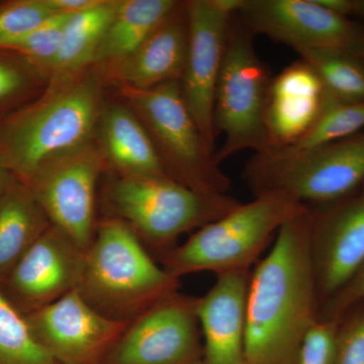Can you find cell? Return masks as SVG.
<instances>
[{"instance_id": "cell-8", "label": "cell", "mask_w": 364, "mask_h": 364, "mask_svg": "<svg viewBox=\"0 0 364 364\" xmlns=\"http://www.w3.org/2000/svg\"><path fill=\"white\" fill-rule=\"evenodd\" d=\"M253 40L235 16L215 90V134L224 138L215 155L219 164L242 151L262 153L267 148L265 114L273 77Z\"/></svg>"}, {"instance_id": "cell-26", "label": "cell", "mask_w": 364, "mask_h": 364, "mask_svg": "<svg viewBox=\"0 0 364 364\" xmlns=\"http://www.w3.org/2000/svg\"><path fill=\"white\" fill-rule=\"evenodd\" d=\"M72 16L70 14H55L33 32L0 41V50L20 53L43 67L58 50L62 35Z\"/></svg>"}, {"instance_id": "cell-17", "label": "cell", "mask_w": 364, "mask_h": 364, "mask_svg": "<svg viewBox=\"0 0 364 364\" xmlns=\"http://www.w3.org/2000/svg\"><path fill=\"white\" fill-rule=\"evenodd\" d=\"M251 272L215 275V284L208 293L198 298L203 364H245L246 308Z\"/></svg>"}, {"instance_id": "cell-16", "label": "cell", "mask_w": 364, "mask_h": 364, "mask_svg": "<svg viewBox=\"0 0 364 364\" xmlns=\"http://www.w3.org/2000/svg\"><path fill=\"white\" fill-rule=\"evenodd\" d=\"M329 98L317 72L305 60L299 59L274 76L265 114L264 152L299 142L318 121Z\"/></svg>"}, {"instance_id": "cell-33", "label": "cell", "mask_w": 364, "mask_h": 364, "mask_svg": "<svg viewBox=\"0 0 364 364\" xmlns=\"http://www.w3.org/2000/svg\"><path fill=\"white\" fill-rule=\"evenodd\" d=\"M349 52H351L352 54L355 55L356 57L364 62V35L359 33L358 39H356Z\"/></svg>"}, {"instance_id": "cell-31", "label": "cell", "mask_w": 364, "mask_h": 364, "mask_svg": "<svg viewBox=\"0 0 364 364\" xmlns=\"http://www.w3.org/2000/svg\"><path fill=\"white\" fill-rule=\"evenodd\" d=\"M25 83V77L18 69L0 62V102L18 92Z\"/></svg>"}, {"instance_id": "cell-22", "label": "cell", "mask_w": 364, "mask_h": 364, "mask_svg": "<svg viewBox=\"0 0 364 364\" xmlns=\"http://www.w3.org/2000/svg\"><path fill=\"white\" fill-rule=\"evenodd\" d=\"M181 2L122 0L98 49L95 63L112 65L130 56Z\"/></svg>"}, {"instance_id": "cell-25", "label": "cell", "mask_w": 364, "mask_h": 364, "mask_svg": "<svg viewBox=\"0 0 364 364\" xmlns=\"http://www.w3.org/2000/svg\"><path fill=\"white\" fill-rule=\"evenodd\" d=\"M364 129V102L328 100L324 112L299 142L284 150L269 152L299 153L316 149L360 133Z\"/></svg>"}, {"instance_id": "cell-19", "label": "cell", "mask_w": 364, "mask_h": 364, "mask_svg": "<svg viewBox=\"0 0 364 364\" xmlns=\"http://www.w3.org/2000/svg\"><path fill=\"white\" fill-rule=\"evenodd\" d=\"M97 136L105 161L117 176L169 177L142 122L126 104L104 107Z\"/></svg>"}, {"instance_id": "cell-3", "label": "cell", "mask_w": 364, "mask_h": 364, "mask_svg": "<svg viewBox=\"0 0 364 364\" xmlns=\"http://www.w3.org/2000/svg\"><path fill=\"white\" fill-rule=\"evenodd\" d=\"M179 287L127 225L112 218L98 223L77 287L97 312L131 323Z\"/></svg>"}, {"instance_id": "cell-18", "label": "cell", "mask_w": 364, "mask_h": 364, "mask_svg": "<svg viewBox=\"0 0 364 364\" xmlns=\"http://www.w3.org/2000/svg\"><path fill=\"white\" fill-rule=\"evenodd\" d=\"M189 28L186 2L157 26L130 56L109 65L121 86L150 90L168 81H181L188 58Z\"/></svg>"}, {"instance_id": "cell-20", "label": "cell", "mask_w": 364, "mask_h": 364, "mask_svg": "<svg viewBox=\"0 0 364 364\" xmlns=\"http://www.w3.org/2000/svg\"><path fill=\"white\" fill-rule=\"evenodd\" d=\"M51 225L28 186L6 184L0 196V274L11 272Z\"/></svg>"}, {"instance_id": "cell-30", "label": "cell", "mask_w": 364, "mask_h": 364, "mask_svg": "<svg viewBox=\"0 0 364 364\" xmlns=\"http://www.w3.org/2000/svg\"><path fill=\"white\" fill-rule=\"evenodd\" d=\"M364 301V264L341 289L321 308V318L340 320Z\"/></svg>"}, {"instance_id": "cell-23", "label": "cell", "mask_w": 364, "mask_h": 364, "mask_svg": "<svg viewBox=\"0 0 364 364\" xmlns=\"http://www.w3.org/2000/svg\"><path fill=\"white\" fill-rule=\"evenodd\" d=\"M299 57L317 72L328 95L343 102H364V63L345 50L308 49Z\"/></svg>"}, {"instance_id": "cell-15", "label": "cell", "mask_w": 364, "mask_h": 364, "mask_svg": "<svg viewBox=\"0 0 364 364\" xmlns=\"http://www.w3.org/2000/svg\"><path fill=\"white\" fill-rule=\"evenodd\" d=\"M86 251L51 225L11 273V289L32 310L45 308L77 289Z\"/></svg>"}, {"instance_id": "cell-4", "label": "cell", "mask_w": 364, "mask_h": 364, "mask_svg": "<svg viewBox=\"0 0 364 364\" xmlns=\"http://www.w3.org/2000/svg\"><path fill=\"white\" fill-rule=\"evenodd\" d=\"M306 210L287 193H261L193 232L188 241L163 254L159 264L179 279L198 272H251L280 228Z\"/></svg>"}, {"instance_id": "cell-14", "label": "cell", "mask_w": 364, "mask_h": 364, "mask_svg": "<svg viewBox=\"0 0 364 364\" xmlns=\"http://www.w3.org/2000/svg\"><path fill=\"white\" fill-rule=\"evenodd\" d=\"M328 208H310L311 247L321 304L364 264V193Z\"/></svg>"}, {"instance_id": "cell-11", "label": "cell", "mask_w": 364, "mask_h": 364, "mask_svg": "<svg viewBox=\"0 0 364 364\" xmlns=\"http://www.w3.org/2000/svg\"><path fill=\"white\" fill-rule=\"evenodd\" d=\"M105 162L93 143L55 163L26 186L51 224L85 251L97 232V186Z\"/></svg>"}, {"instance_id": "cell-29", "label": "cell", "mask_w": 364, "mask_h": 364, "mask_svg": "<svg viewBox=\"0 0 364 364\" xmlns=\"http://www.w3.org/2000/svg\"><path fill=\"white\" fill-rule=\"evenodd\" d=\"M339 320L320 318L306 335L298 364H333Z\"/></svg>"}, {"instance_id": "cell-35", "label": "cell", "mask_w": 364, "mask_h": 364, "mask_svg": "<svg viewBox=\"0 0 364 364\" xmlns=\"http://www.w3.org/2000/svg\"><path fill=\"white\" fill-rule=\"evenodd\" d=\"M6 179L2 176L1 171H0V196H1L2 191H4V188L6 186Z\"/></svg>"}, {"instance_id": "cell-1", "label": "cell", "mask_w": 364, "mask_h": 364, "mask_svg": "<svg viewBox=\"0 0 364 364\" xmlns=\"http://www.w3.org/2000/svg\"><path fill=\"white\" fill-rule=\"evenodd\" d=\"M310 208L286 223L254 267L246 308L245 364H298L320 320Z\"/></svg>"}, {"instance_id": "cell-28", "label": "cell", "mask_w": 364, "mask_h": 364, "mask_svg": "<svg viewBox=\"0 0 364 364\" xmlns=\"http://www.w3.org/2000/svg\"><path fill=\"white\" fill-rule=\"evenodd\" d=\"M333 364H364V301L340 318Z\"/></svg>"}, {"instance_id": "cell-13", "label": "cell", "mask_w": 364, "mask_h": 364, "mask_svg": "<svg viewBox=\"0 0 364 364\" xmlns=\"http://www.w3.org/2000/svg\"><path fill=\"white\" fill-rule=\"evenodd\" d=\"M236 16L254 36H267L296 52L349 51L359 35L346 16L329 11L317 0H243Z\"/></svg>"}, {"instance_id": "cell-2", "label": "cell", "mask_w": 364, "mask_h": 364, "mask_svg": "<svg viewBox=\"0 0 364 364\" xmlns=\"http://www.w3.org/2000/svg\"><path fill=\"white\" fill-rule=\"evenodd\" d=\"M97 72L60 77L44 97L0 128V167L28 186L93 144L104 105Z\"/></svg>"}, {"instance_id": "cell-21", "label": "cell", "mask_w": 364, "mask_h": 364, "mask_svg": "<svg viewBox=\"0 0 364 364\" xmlns=\"http://www.w3.org/2000/svg\"><path fill=\"white\" fill-rule=\"evenodd\" d=\"M119 4V0H102L97 6L72 16L58 50L43 68L60 78L75 75L95 63L98 49Z\"/></svg>"}, {"instance_id": "cell-9", "label": "cell", "mask_w": 364, "mask_h": 364, "mask_svg": "<svg viewBox=\"0 0 364 364\" xmlns=\"http://www.w3.org/2000/svg\"><path fill=\"white\" fill-rule=\"evenodd\" d=\"M198 298L176 291L132 321L100 364H203Z\"/></svg>"}, {"instance_id": "cell-27", "label": "cell", "mask_w": 364, "mask_h": 364, "mask_svg": "<svg viewBox=\"0 0 364 364\" xmlns=\"http://www.w3.org/2000/svg\"><path fill=\"white\" fill-rule=\"evenodd\" d=\"M47 0H21L0 9V41L37 30L55 16Z\"/></svg>"}, {"instance_id": "cell-12", "label": "cell", "mask_w": 364, "mask_h": 364, "mask_svg": "<svg viewBox=\"0 0 364 364\" xmlns=\"http://www.w3.org/2000/svg\"><path fill=\"white\" fill-rule=\"evenodd\" d=\"M59 364H100L130 323L105 317L77 289L25 318Z\"/></svg>"}, {"instance_id": "cell-34", "label": "cell", "mask_w": 364, "mask_h": 364, "mask_svg": "<svg viewBox=\"0 0 364 364\" xmlns=\"http://www.w3.org/2000/svg\"><path fill=\"white\" fill-rule=\"evenodd\" d=\"M351 14H356L364 18V0H351Z\"/></svg>"}, {"instance_id": "cell-32", "label": "cell", "mask_w": 364, "mask_h": 364, "mask_svg": "<svg viewBox=\"0 0 364 364\" xmlns=\"http://www.w3.org/2000/svg\"><path fill=\"white\" fill-rule=\"evenodd\" d=\"M47 2L56 14L75 16L97 6L102 0H47Z\"/></svg>"}, {"instance_id": "cell-6", "label": "cell", "mask_w": 364, "mask_h": 364, "mask_svg": "<svg viewBox=\"0 0 364 364\" xmlns=\"http://www.w3.org/2000/svg\"><path fill=\"white\" fill-rule=\"evenodd\" d=\"M121 95L149 134L170 178L198 193H228L231 181L203 140L178 80L150 90L121 86Z\"/></svg>"}, {"instance_id": "cell-5", "label": "cell", "mask_w": 364, "mask_h": 364, "mask_svg": "<svg viewBox=\"0 0 364 364\" xmlns=\"http://www.w3.org/2000/svg\"><path fill=\"white\" fill-rule=\"evenodd\" d=\"M105 200L112 219L127 225L148 251L159 257L186 233L220 219L239 205L228 195H208L169 177L117 176L109 181Z\"/></svg>"}, {"instance_id": "cell-10", "label": "cell", "mask_w": 364, "mask_h": 364, "mask_svg": "<svg viewBox=\"0 0 364 364\" xmlns=\"http://www.w3.org/2000/svg\"><path fill=\"white\" fill-rule=\"evenodd\" d=\"M243 0L186 1L189 43L182 74V95L208 149L215 153V90L224 61L230 26Z\"/></svg>"}, {"instance_id": "cell-7", "label": "cell", "mask_w": 364, "mask_h": 364, "mask_svg": "<svg viewBox=\"0 0 364 364\" xmlns=\"http://www.w3.org/2000/svg\"><path fill=\"white\" fill-rule=\"evenodd\" d=\"M253 196L279 191L309 208L350 195L364 182V132L299 153H254L243 172Z\"/></svg>"}, {"instance_id": "cell-24", "label": "cell", "mask_w": 364, "mask_h": 364, "mask_svg": "<svg viewBox=\"0 0 364 364\" xmlns=\"http://www.w3.org/2000/svg\"><path fill=\"white\" fill-rule=\"evenodd\" d=\"M0 364H59L0 291Z\"/></svg>"}]
</instances>
